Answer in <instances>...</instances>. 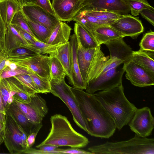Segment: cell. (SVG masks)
<instances>
[{
    "instance_id": "obj_27",
    "label": "cell",
    "mask_w": 154,
    "mask_h": 154,
    "mask_svg": "<svg viewBox=\"0 0 154 154\" xmlns=\"http://www.w3.org/2000/svg\"><path fill=\"white\" fill-rule=\"evenodd\" d=\"M54 54L62 65L69 81L70 79L71 62L69 42L61 46Z\"/></svg>"
},
{
    "instance_id": "obj_5",
    "label": "cell",
    "mask_w": 154,
    "mask_h": 154,
    "mask_svg": "<svg viewBox=\"0 0 154 154\" xmlns=\"http://www.w3.org/2000/svg\"><path fill=\"white\" fill-rule=\"evenodd\" d=\"M50 93L59 98L65 103L72 113L75 123L79 128L87 132L85 122L70 86L66 83L64 79L57 81L50 80Z\"/></svg>"
},
{
    "instance_id": "obj_50",
    "label": "cell",
    "mask_w": 154,
    "mask_h": 154,
    "mask_svg": "<svg viewBox=\"0 0 154 154\" xmlns=\"http://www.w3.org/2000/svg\"><path fill=\"white\" fill-rule=\"evenodd\" d=\"M0 110L3 113L5 114H6L5 111V108L4 107L2 98L1 93V92L0 90Z\"/></svg>"
},
{
    "instance_id": "obj_9",
    "label": "cell",
    "mask_w": 154,
    "mask_h": 154,
    "mask_svg": "<svg viewBox=\"0 0 154 154\" xmlns=\"http://www.w3.org/2000/svg\"><path fill=\"white\" fill-rule=\"evenodd\" d=\"M21 10L24 15L30 20L42 24L51 31L61 21L56 15L36 4L22 5Z\"/></svg>"
},
{
    "instance_id": "obj_22",
    "label": "cell",
    "mask_w": 154,
    "mask_h": 154,
    "mask_svg": "<svg viewBox=\"0 0 154 154\" xmlns=\"http://www.w3.org/2000/svg\"><path fill=\"white\" fill-rule=\"evenodd\" d=\"M71 30L67 24L60 21L51 31L46 43L51 45L64 44L69 41Z\"/></svg>"
},
{
    "instance_id": "obj_41",
    "label": "cell",
    "mask_w": 154,
    "mask_h": 154,
    "mask_svg": "<svg viewBox=\"0 0 154 154\" xmlns=\"http://www.w3.org/2000/svg\"><path fill=\"white\" fill-rule=\"evenodd\" d=\"M12 25L20 35L26 41L29 45L32 44L36 41H39L21 28L14 25Z\"/></svg>"
},
{
    "instance_id": "obj_7",
    "label": "cell",
    "mask_w": 154,
    "mask_h": 154,
    "mask_svg": "<svg viewBox=\"0 0 154 154\" xmlns=\"http://www.w3.org/2000/svg\"><path fill=\"white\" fill-rule=\"evenodd\" d=\"M30 97L31 100L29 103H23L14 99V101L31 121L35 123H42L48 112L46 102L38 93Z\"/></svg>"
},
{
    "instance_id": "obj_10",
    "label": "cell",
    "mask_w": 154,
    "mask_h": 154,
    "mask_svg": "<svg viewBox=\"0 0 154 154\" xmlns=\"http://www.w3.org/2000/svg\"><path fill=\"white\" fill-rule=\"evenodd\" d=\"M6 115L3 138L5 144L10 154H22L23 149L21 145V133L14 120Z\"/></svg>"
},
{
    "instance_id": "obj_37",
    "label": "cell",
    "mask_w": 154,
    "mask_h": 154,
    "mask_svg": "<svg viewBox=\"0 0 154 154\" xmlns=\"http://www.w3.org/2000/svg\"><path fill=\"white\" fill-rule=\"evenodd\" d=\"M8 54V59L10 60L27 58L38 54L26 48L20 47L13 50Z\"/></svg>"
},
{
    "instance_id": "obj_16",
    "label": "cell",
    "mask_w": 154,
    "mask_h": 154,
    "mask_svg": "<svg viewBox=\"0 0 154 154\" xmlns=\"http://www.w3.org/2000/svg\"><path fill=\"white\" fill-rule=\"evenodd\" d=\"M81 10L107 11L123 15L130 11L122 0H85Z\"/></svg>"
},
{
    "instance_id": "obj_15",
    "label": "cell",
    "mask_w": 154,
    "mask_h": 154,
    "mask_svg": "<svg viewBox=\"0 0 154 154\" xmlns=\"http://www.w3.org/2000/svg\"><path fill=\"white\" fill-rule=\"evenodd\" d=\"M125 77L133 85L140 87L154 85V78L146 71L132 60L123 64Z\"/></svg>"
},
{
    "instance_id": "obj_20",
    "label": "cell",
    "mask_w": 154,
    "mask_h": 154,
    "mask_svg": "<svg viewBox=\"0 0 154 154\" xmlns=\"http://www.w3.org/2000/svg\"><path fill=\"white\" fill-rule=\"evenodd\" d=\"M108 48L110 57L122 60L123 64L131 60L133 51L121 38L109 41L105 44Z\"/></svg>"
},
{
    "instance_id": "obj_1",
    "label": "cell",
    "mask_w": 154,
    "mask_h": 154,
    "mask_svg": "<svg viewBox=\"0 0 154 154\" xmlns=\"http://www.w3.org/2000/svg\"><path fill=\"white\" fill-rule=\"evenodd\" d=\"M85 122L87 133L102 138H109L116 129L115 122L94 94L70 87Z\"/></svg>"
},
{
    "instance_id": "obj_33",
    "label": "cell",
    "mask_w": 154,
    "mask_h": 154,
    "mask_svg": "<svg viewBox=\"0 0 154 154\" xmlns=\"http://www.w3.org/2000/svg\"><path fill=\"white\" fill-rule=\"evenodd\" d=\"M0 90L5 111L14 100L13 93L7 79H0Z\"/></svg>"
},
{
    "instance_id": "obj_6",
    "label": "cell",
    "mask_w": 154,
    "mask_h": 154,
    "mask_svg": "<svg viewBox=\"0 0 154 154\" xmlns=\"http://www.w3.org/2000/svg\"><path fill=\"white\" fill-rule=\"evenodd\" d=\"M119 66L112 68L88 82L85 92L94 94L96 91L108 90L122 84L125 70L123 67Z\"/></svg>"
},
{
    "instance_id": "obj_32",
    "label": "cell",
    "mask_w": 154,
    "mask_h": 154,
    "mask_svg": "<svg viewBox=\"0 0 154 154\" xmlns=\"http://www.w3.org/2000/svg\"><path fill=\"white\" fill-rule=\"evenodd\" d=\"M14 77L21 83L24 91L29 96L39 93L38 88L29 74H20Z\"/></svg>"
},
{
    "instance_id": "obj_4",
    "label": "cell",
    "mask_w": 154,
    "mask_h": 154,
    "mask_svg": "<svg viewBox=\"0 0 154 154\" xmlns=\"http://www.w3.org/2000/svg\"><path fill=\"white\" fill-rule=\"evenodd\" d=\"M92 154H154V139L135 134L129 140L117 142L107 141L88 148Z\"/></svg>"
},
{
    "instance_id": "obj_31",
    "label": "cell",
    "mask_w": 154,
    "mask_h": 154,
    "mask_svg": "<svg viewBox=\"0 0 154 154\" xmlns=\"http://www.w3.org/2000/svg\"><path fill=\"white\" fill-rule=\"evenodd\" d=\"M25 16L31 31L35 38L40 41L46 43L51 31L45 26L34 23Z\"/></svg>"
},
{
    "instance_id": "obj_40",
    "label": "cell",
    "mask_w": 154,
    "mask_h": 154,
    "mask_svg": "<svg viewBox=\"0 0 154 154\" xmlns=\"http://www.w3.org/2000/svg\"><path fill=\"white\" fill-rule=\"evenodd\" d=\"M140 49L145 51H154V32L145 34L139 44Z\"/></svg>"
},
{
    "instance_id": "obj_35",
    "label": "cell",
    "mask_w": 154,
    "mask_h": 154,
    "mask_svg": "<svg viewBox=\"0 0 154 154\" xmlns=\"http://www.w3.org/2000/svg\"><path fill=\"white\" fill-rule=\"evenodd\" d=\"M129 7L131 14L134 16L139 15L140 11L144 8L153 9L147 0H122Z\"/></svg>"
},
{
    "instance_id": "obj_24",
    "label": "cell",
    "mask_w": 154,
    "mask_h": 154,
    "mask_svg": "<svg viewBox=\"0 0 154 154\" xmlns=\"http://www.w3.org/2000/svg\"><path fill=\"white\" fill-rule=\"evenodd\" d=\"M18 0H0V14L6 27L11 24L16 13L21 9Z\"/></svg>"
},
{
    "instance_id": "obj_2",
    "label": "cell",
    "mask_w": 154,
    "mask_h": 154,
    "mask_svg": "<svg viewBox=\"0 0 154 154\" xmlns=\"http://www.w3.org/2000/svg\"><path fill=\"white\" fill-rule=\"evenodd\" d=\"M94 94L111 116L119 130L129 123L137 109L126 97L122 84Z\"/></svg>"
},
{
    "instance_id": "obj_44",
    "label": "cell",
    "mask_w": 154,
    "mask_h": 154,
    "mask_svg": "<svg viewBox=\"0 0 154 154\" xmlns=\"http://www.w3.org/2000/svg\"><path fill=\"white\" fill-rule=\"evenodd\" d=\"M8 54L5 48L0 51V76L5 69L7 67L6 65L8 60Z\"/></svg>"
},
{
    "instance_id": "obj_3",
    "label": "cell",
    "mask_w": 154,
    "mask_h": 154,
    "mask_svg": "<svg viewBox=\"0 0 154 154\" xmlns=\"http://www.w3.org/2000/svg\"><path fill=\"white\" fill-rule=\"evenodd\" d=\"M51 127L45 139L36 146L38 148L46 145L68 146L71 148H81L89 143L88 139L76 131L67 118L60 114H56L50 118Z\"/></svg>"
},
{
    "instance_id": "obj_26",
    "label": "cell",
    "mask_w": 154,
    "mask_h": 154,
    "mask_svg": "<svg viewBox=\"0 0 154 154\" xmlns=\"http://www.w3.org/2000/svg\"><path fill=\"white\" fill-rule=\"evenodd\" d=\"M74 32L81 45L84 48L91 49L100 46L90 32L79 23H75Z\"/></svg>"
},
{
    "instance_id": "obj_39",
    "label": "cell",
    "mask_w": 154,
    "mask_h": 154,
    "mask_svg": "<svg viewBox=\"0 0 154 154\" xmlns=\"http://www.w3.org/2000/svg\"><path fill=\"white\" fill-rule=\"evenodd\" d=\"M11 24L21 28L36 38L31 31L21 9L15 14Z\"/></svg>"
},
{
    "instance_id": "obj_30",
    "label": "cell",
    "mask_w": 154,
    "mask_h": 154,
    "mask_svg": "<svg viewBox=\"0 0 154 154\" xmlns=\"http://www.w3.org/2000/svg\"><path fill=\"white\" fill-rule=\"evenodd\" d=\"M63 44L51 45L37 40L32 45H22L21 47L26 48L38 54H50L56 52Z\"/></svg>"
},
{
    "instance_id": "obj_29",
    "label": "cell",
    "mask_w": 154,
    "mask_h": 154,
    "mask_svg": "<svg viewBox=\"0 0 154 154\" xmlns=\"http://www.w3.org/2000/svg\"><path fill=\"white\" fill-rule=\"evenodd\" d=\"M50 80L54 81L64 79L66 76L63 67L54 53L50 54Z\"/></svg>"
},
{
    "instance_id": "obj_18",
    "label": "cell",
    "mask_w": 154,
    "mask_h": 154,
    "mask_svg": "<svg viewBox=\"0 0 154 154\" xmlns=\"http://www.w3.org/2000/svg\"><path fill=\"white\" fill-rule=\"evenodd\" d=\"M5 113L21 126L27 136L33 132L38 133L42 127V123H35L31 121L14 101L5 111Z\"/></svg>"
},
{
    "instance_id": "obj_49",
    "label": "cell",
    "mask_w": 154,
    "mask_h": 154,
    "mask_svg": "<svg viewBox=\"0 0 154 154\" xmlns=\"http://www.w3.org/2000/svg\"><path fill=\"white\" fill-rule=\"evenodd\" d=\"M38 133L33 132L28 136L26 140V148L32 147L35 143Z\"/></svg>"
},
{
    "instance_id": "obj_23",
    "label": "cell",
    "mask_w": 154,
    "mask_h": 154,
    "mask_svg": "<svg viewBox=\"0 0 154 154\" xmlns=\"http://www.w3.org/2000/svg\"><path fill=\"white\" fill-rule=\"evenodd\" d=\"M28 45L26 41L12 25L10 24L7 26L4 48H5L8 54L13 50L20 48L22 45Z\"/></svg>"
},
{
    "instance_id": "obj_21",
    "label": "cell",
    "mask_w": 154,
    "mask_h": 154,
    "mask_svg": "<svg viewBox=\"0 0 154 154\" xmlns=\"http://www.w3.org/2000/svg\"><path fill=\"white\" fill-rule=\"evenodd\" d=\"M90 33L100 46L110 41L124 38L121 34L108 25L95 27L91 29Z\"/></svg>"
},
{
    "instance_id": "obj_45",
    "label": "cell",
    "mask_w": 154,
    "mask_h": 154,
    "mask_svg": "<svg viewBox=\"0 0 154 154\" xmlns=\"http://www.w3.org/2000/svg\"><path fill=\"white\" fill-rule=\"evenodd\" d=\"M60 154H91L92 153L90 151H87L80 149L77 148H71L66 149H59Z\"/></svg>"
},
{
    "instance_id": "obj_53",
    "label": "cell",
    "mask_w": 154,
    "mask_h": 154,
    "mask_svg": "<svg viewBox=\"0 0 154 154\" xmlns=\"http://www.w3.org/2000/svg\"><path fill=\"white\" fill-rule=\"evenodd\" d=\"M5 125L0 122V136L3 139Z\"/></svg>"
},
{
    "instance_id": "obj_48",
    "label": "cell",
    "mask_w": 154,
    "mask_h": 154,
    "mask_svg": "<svg viewBox=\"0 0 154 154\" xmlns=\"http://www.w3.org/2000/svg\"><path fill=\"white\" fill-rule=\"evenodd\" d=\"M15 122L17 128L21 133V138L22 140L21 145L22 147L24 150L26 148V140L27 136L21 126L16 122Z\"/></svg>"
},
{
    "instance_id": "obj_52",
    "label": "cell",
    "mask_w": 154,
    "mask_h": 154,
    "mask_svg": "<svg viewBox=\"0 0 154 154\" xmlns=\"http://www.w3.org/2000/svg\"><path fill=\"white\" fill-rule=\"evenodd\" d=\"M6 114L2 112L0 110V122L4 125H5Z\"/></svg>"
},
{
    "instance_id": "obj_17",
    "label": "cell",
    "mask_w": 154,
    "mask_h": 154,
    "mask_svg": "<svg viewBox=\"0 0 154 154\" xmlns=\"http://www.w3.org/2000/svg\"><path fill=\"white\" fill-rule=\"evenodd\" d=\"M70 37L71 62L70 79L69 83L74 88L85 90L86 85L81 75L77 59V43L75 34H72Z\"/></svg>"
},
{
    "instance_id": "obj_12",
    "label": "cell",
    "mask_w": 154,
    "mask_h": 154,
    "mask_svg": "<svg viewBox=\"0 0 154 154\" xmlns=\"http://www.w3.org/2000/svg\"><path fill=\"white\" fill-rule=\"evenodd\" d=\"M123 64V61L116 57L105 56L100 50L90 66L86 81L87 83L107 71Z\"/></svg>"
},
{
    "instance_id": "obj_34",
    "label": "cell",
    "mask_w": 154,
    "mask_h": 154,
    "mask_svg": "<svg viewBox=\"0 0 154 154\" xmlns=\"http://www.w3.org/2000/svg\"><path fill=\"white\" fill-rule=\"evenodd\" d=\"M83 10L87 14L102 20L114 22L125 15L104 11Z\"/></svg>"
},
{
    "instance_id": "obj_36",
    "label": "cell",
    "mask_w": 154,
    "mask_h": 154,
    "mask_svg": "<svg viewBox=\"0 0 154 154\" xmlns=\"http://www.w3.org/2000/svg\"><path fill=\"white\" fill-rule=\"evenodd\" d=\"M30 75L38 88L39 93H50L51 90L50 79L41 77L33 72Z\"/></svg>"
},
{
    "instance_id": "obj_25",
    "label": "cell",
    "mask_w": 154,
    "mask_h": 154,
    "mask_svg": "<svg viewBox=\"0 0 154 154\" xmlns=\"http://www.w3.org/2000/svg\"><path fill=\"white\" fill-rule=\"evenodd\" d=\"M154 57L140 49L133 51L131 60L143 68L154 78Z\"/></svg>"
},
{
    "instance_id": "obj_38",
    "label": "cell",
    "mask_w": 154,
    "mask_h": 154,
    "mask_svg": "<svg viewBox=\"0 0 154 154\" xmlns=\"http://www.w3.org/2000/svg\"><path fill=\"white\" fill-rule=\"evenodd\" d=\"M17 65V67L13 69H11L8 66H7L0 76V79H7L20 74L30 75L33 72L26 67Z\"/></svg>"
},
{
    "instance_id": "obj_28",
    "label": "cell",
    "mask_w": 154,
    "mask_h": 154,
    "mask_svg": "<svg viewBox=\"0 0 154 154\" xmlns=\"http://www.w3.org/2000/svg\"><path fill=\"white\" fill-rule=\"evenodd\" d=\"M13 94L14 99L24 103H29L31 98L24 91L21 83L14 77L7 78Z\"/></svg>"
},
{
    "instance_id": "obj_47",
    "label": "cell",
    "mask_w": 154,
    "mask_h": 154,
    "mask_svg": "<svg viewBox=\"0 0 154 154\" xmlns=\"http://www.w3.org/2000/svg\"><path fill=\"white\" fill-rule=\"evenodd\" d=\"M58 147L55 145H46L42 146L38 148L44 152V154H58L57 149Z\"/></svg>"
},
{
    "instance_id": "obj_13",
    "label": "cell",
    "mask_w": 154,
    "mask_h": 154,
    "mask_svg": "<svg viewBox=\"0 0 154 154\" xmlns=\"http://www.w3.org/2000/svg\"><path fill=\"white\" fill-rule=\"evenodd\" d=\"M85 0H52L53 9L61 21L72 20L83 7Z\"/></svg>"
},
{
    "instance_id": "obj_56",
    "label": "cell",
    "mask_w": 154,
    "mask_h": 154,
    "mask_svg": "<svg viewBox=\"0 0 154 154\" xmlns=\"http://www.w3.org/2000/svg\"><path fill=\"white\" fill-rule=\"evenodd\" d=\"M2 49V46L0 44V51H1Z\"/></svg>"
},
{
    "instance_id": "obj_46",
    "label": "cell",
    "mask_w": 154,
    "mask_h": 154,
    "mask_svg": "<svg viewBox=\"0 0 154 154\" xmlns=\"http://www.w3.org/2000/svg\"><path fill=\"white\" fill-rule=\"evenodd\" d=\"M6 30L7 27L0 14V44L2 46V48L4 47Z\"/></svg>"
},
{
    "instance_id": "obj_14",
    "label": "cell",
    "mask_w": 154,
    "mask_h": 154,
    "mask_svg": "<svg viewBox=\"0 0 154 154\" xmlns=\"http://www.w3.org/2000/svg\"><path fill=\"white\" fill-rule=\"evenodd\" d=\"M9 60L17 65L27 67L41 77L50 79V57L48 54H38L27 58Z\"/></svg>"
},
{
    "instance_id": "obj_42",
    "label": "cell",
    "mask_w": 154,
    "mask_h": 154,
    "mask_svg": "<svg viewBox=\"0 0 154 154\" xmlns=\"http://www.w3.org/2000/svg\"><path fill=\"white\" fill-rule=\"evenodd\" d=\"M139 13L153 26H154V8H144L141 10Z\"/></svg>"
},
{
    "instance_id": "obj_19",
    "label": "cell",
    "mask_w": 154,
    "mask_h": 154,
    "mask_svg": "<svg viewBox=\"0 0 154 154\" xmlns=\"http://www.w3.org/2000/svg\"><path fill=\"white\" fill-rule=\"evenodd\" d=\"M76 37L78 62L81 75L86 84V81L90 66L96 55L100 46L93 48H85L82 45L78 38L76 36Z\"/></svg>"
},
{
    "instance_id": "obj_51",
    "label": "cell",
    "mask_w": 154,
    "mask_h": 154,
    "mask_svg": "<svg viewBox=\"0 0 154 154\" xmlns=\"http://www.w3.org/2000/svg\"><path fill=\"white\" fill-rule=\"evenodd\" d=\"M36 4V0H23L22 5Z\"/></svg>"
},
{
    "instance_id": "obj_11",
    "label": "cell",
    "mask_w": 154,
    "mask_h": 154,
    "mask_svg": "<svg viewBox=\"0 0 154 154\" xmlns=\"http://www.w3.org/2000/svg\"><path fill=\"white\" fill-rule=\"evenodd\" d=\"M109 26L124 37L128 36L134 39H136L144 30L141 21L138 18L129 14L117 19Z\"/></svg>"
},
{
    "instance_id": "obj_55",
    "label": "cell",
    "mask_w": 154,
    "mask_h": 154,
    "mask_svg": "<svg viewBox=\"0 0 154 154\" xmlns=\"http://www.w3.org/2000/svg\"><path fill=\"white\" fill-rule=\"evenodd\" d=\"M18 0L19 1V2H20V4H21V5H22V2H23V0Z\"/></svg>"
},
{
    "instance_id": "obj_8",
    "label": "cell",
    "mask_w": 154,
    "mask_h": 154,
    "mask_svg": "<svg viewBox=\"0 0 154 154\" xmlns=\"http://www.w3.org/2000/svg\"><path fill=\"white\" fill-rule=\"evenodd\" d=\"M131 130L138 135L147 137L154 128V118L150 109L147 106L137 109L128 123Z\"/></svg>"
},
{
    "instance_id": "obj_43",
    "label": "cell",
    "mask_w": 154,
    "mask_h": 154,
    "mask_svg": "<svg viewBox=\"0 0 154 154\" xmlns=\"http://www.w3.org/2000/svg\"><path fill=\"white\" fill-rule=\"evenodd\" d=\"M36 4L48 12L55 15L50 0H36Z\"/></svg>"
},
{
    "instance_id": "obj_54",
    "label": "cell",
    "mask_w": 154,
    "mask_h": 154,
    "mask_svg": "<svg viewBox=\"0 0 154 154\" xmlns=\"http://www.w3.org/2000/svg\"><path fill=\"white\" fill-rule=\"evenodd\" d=\"M4 142L3 139L0 136V145Z\"/></svg>"
}]
</instances>
